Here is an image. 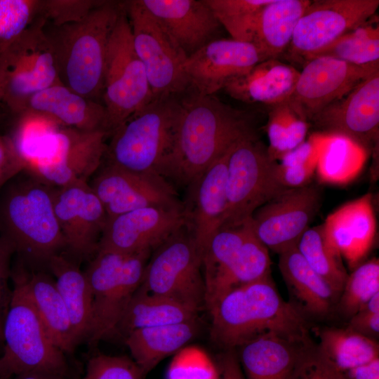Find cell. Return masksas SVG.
I'll list each match as a JSON object with an SVG mask.
<instances>
[{
	"mask_svg": "<svg viewBox=\"0 0 379 379\" xmlns=\"http://www.w3.org/2000/svg\"><path fill=\"white\" fill-rule=\"evenodd\" d=\"M36 17L8 51L0 64L3 77L2 100L17 114L23 112L29 99L58 83L52 44Z\"/></svg>",
	"mask_w": 379,
	"mask_h": 379,
	"instance_id": "obj_12",
	"label": "cell"
},
{
	"mask_svg": "<svg viewBox=\"0 0 379 379\" xmlns=\"http://www.w3.org/2000/svg\"><path fill=\"white\" fill-rule=\"evenodd\" d=\"M54 188L28 174L0 198V235L30 266L46 267L65 244L54 209Z\"/></svg>",
	"mask_w": 379,
	"mask_h": 379,
	"instance_id": "obj_4",
	"label": "cell"
},
{
	"mask_svg": "<svg viewBox=\"0 0 379 379\" xmlns=\"http://www.w3.org/2000/svg\"><path fill=\"white\" fill-rule=\"evenodd\" d=\"M51 379H67L65 375H56L52 378Z\"/></svg>",
	"mask_w": 379,
	"mask_h": 379,
	"instance_id": "obj_55",
	"label": "cell"
},
{
	"mask_svg": "<svg viewBox=\"0 0 379 379\" xmlns=\"http://www.w3.org/2000/svg\"><path fill=\"white\" fill-rule=\"evenodd\" d=\"M2 96H3V77L1 73L0 72V102L2 100Z\"/></svg>",
	"mask_w": 379,
	"mask_h": 379,
	"instance_id": "obj_54",
	"label": "cell"
},
{
	"mask_svg": "<svg viewBox=\"0 0 379 379\" xmlns=\"http://www.w3.org/2000/svg\"><path fill=\"white\" fill-rule=\"evenodd\" d=\"M232 147L188 187L190 204L185 208L187 226L201 258L224 220L227 160Z\"/></svg>",
	"mask_w": 379,
	"mask_h": 379,
	"instance_id": "obj_22",
	"label": "cell"
},
{
	"mask_svg": "<svg viewBox=\"0 0 379 379\" xmlns=\"http://www.w3.org/2000/svg\"><path fill=\"white\" fill-rule=\"evenodd\" d=\"M145 375L132 359L99 354L88 359L82 379H145Z\"/></svg>",
	"mask_w": 379,
	"mask_h": 379,
	"instance_id": "obj_45",
	"label": "cell"
},
{
	"mask_svg": "<svg viewBox=\"0 0 379 379\" xmlns=\"http://www.w3.org/2000/svg\"><path fill=\"white\" fill-rule=\"evenodd\" d=\"M322 142V133L317 132L296 147L283 155L278 161L283 166L317 167Z\"/></svg>",
	"mask_w": 379,
	"mask_h": 379,
	"instance_id": "obj_47",
	"label": "cell"
},
{
	"mask_svg": "<svg viewBox=\"0 0 379 379\" xmlns=\"http://www.w3.org/2000/svg\"><path fill=\"white\" fill-rule=\"evenodd\" d=\"M149 252L121 254L98 251L84 271L93 297L91 344L117 331L121 319L141 284Z\"/></svg>",
	"mask_w": 379,
	"mask_h": 379,
	"instance_id": "obj_8",
	"label": "cell"
},
{
	"mask_svg": "<svg viewBox=\"0 0 379 379\" xmlns=\"http://www.w3.org/2000/svg\"><path fill=\"white\" fill-rule=\"evenodd\" d=\"M218 379H246L233 349L227 350L220 357Z\"/></svg>",
	"mask_w": 379,
	"mask_h": 379,
	"instance_id": "obj_51",
	"label": "cell"
},
{
	"mask_svg": "<svg viewBox=\"0 0 379 379\" xmlns=\"http://www.w3.org/2000/svg\"><path fill=\"white\" fill-rule=\"evenodd\" d=\"M279 255L282 277L303 309L316 316L327 314L338 297L333 290L308 265L296 246Z\"/></svg>",
	"mask_w": 379,
	"mask_h": 379,
	"instance_id": "obj_31",
	"label": "cell"
},
{
	"mask_svg": "<svg viewBox=\"0 0 379 379\" xmlns=\"http://www.w3.org/2000/svg\"><path fill=\"white\" fill-rule=\"evenodd\" d=\"M379 70V61L357 65L330 57L305 62L288 102L303 120L310 121L340 100L361 81Z\"/></svg>",
	"mask_w": 379,
	"mask_h": 379,
	"instance_id": "obj_14",
	"label": "cell"
},
{
	"mask_svg": "<svg viewBox=\"0 0 379 379\" xmlns=\"http://www.w3.org/2000/svg\"><path fill=\"white\" fill-rule=\"evenodd\" d=\"M290 379H346L311 340L300 345Z\"/></svg>",
	"mask_w": 379,
	"mask_h": 379,
	"instance_id": "obj_44",
	"label": "cell"
},
{
	"mask_svg": "<svg viewBox=\"0 0 379 379\" xmlns=\"http://www.w3.org/2000/svg\"><path fill=\"white\" fill-rule=\"evenodd\" d=\"M29 296L51 340L64 353L72 352L79 343L53 277L38 269L20 270Z\"/></svg>",
	"mask_w": 379,
	"mask_h": 379,
	"instance_id": "obj_27",
	"label": "cell"
},
{
	"mask_svg": "<svg viewBox=\"0 0 379 379\" xmlns=\"http://www.w3.org/2000/svg\"><path fill=\"white\" fill-rule=\"evenodd\" d=\"M370 338L379 333V293L373 295L364 307L350 317L347 327Z\"/></svg>",
	"mask_w": 379,
	"mask_h": 379,
	"instance_id": "obj_49",
	"label": "cell"
},
{
	"mask_svg": "<svg viewBox=\"0 0 379 379\" xmlns=\"http://www.w3.org/2000/svg\"><path fill=\"white\" fill-rule=\"evenodd\" d=\"M197 312L192 307L150 293L140 286L128 303L117 332L126 335L138 328L184 322L197 318Z\"/></svg>",
	"mask_w": 379,
	"mask_h": 379,
	"instance_id": "obj_34",
	"label": "cell"
},
{
	"mask_svg": "<svg viewBox=\"0 0 379 379\" xmlns=\"http://www.w3.org/2000/svg\"><path fill=\"white\" fill-rule=\"evenodd\" d=\"M24 171L10 137L0 135V187Z\"/></svg>",
	"mask_w": 379,
	"mask_h": 379,
	"instance_id": "obj_50",
	"label": "cell"
},
{
	"mask_svg": "<svg viewBox=\"0 0 379 379\" xmlns=\"http://www.w3.org/2000/svg\"><path fill=\"white\" fill-rule=\"evenodd\" d=\"M310 122L319 133L346 137L367 152L378 154L379 70L315 115Z\"/></svg>",
	"mask_w": 379,
	"mask_h": 379,
	"instance_id": "obj_17",
	"label": "cell"
},
{
	"mask_svg": "<svg viewBox=\"0 0 379 379\" xmlns=\"http://www.w3.org/2000/svg\"><path fill=\"white\" fill-rule=\"evenodd\" d=\"M265 126L271 157L279 159L305 140L309 123L301 119L288 101L269 107Z\"/></svg>",
	"mask_w": 379,
	"mask_h": 379,
	"instance_id": "obj_39",
	"label": "cell"
},
{
	"mask_svg": "<svg viewBox=\"0 0 379 379\" xmlns=\"http://www.w3.org/2000/svg\"><path fill=\"white\" fill-rule=\"evenodd\" d=\"M322 226L329 245L353 270L364 262L376 236L371 194L338 207L327 216Z\"/></svg>",
	"mask_w": 379,
	"mask_h": 379,
	"instance_id": "obj_23",
	"label": "cell"
},
{
	"mask_svg": "<svg viewBox=\"0 0 379 379\" xmlns=\"http://www.w3.org/2000/svg\"><path fill=\"white\" fill-rule=\"evenodd\" d=\"M317 57L333 58L357 65L379 61L378 16L374 15L363 25L307 55L304 59L307 61Z\"/></svg>",
	"mask_w": 379,
	"mask_h": 379,
	"instance_id": "obj_37",
	"label": "cell"
},
{
	"mask_svg": "<svg viewBox=\"0 0 379 379\" xmlns=\"http://www.w3.org/2000/svg\"><path fill=\"white\" fill-rule=\"evenodd\" d=\"M185 225V206H150L124 213L107 218L97 252H150Z\"/></svg>",
	"mask_w": 379,
	"mask_h": 379,
	"instance_id": "obj_20",
	"label": "cell"
},
{
	"mask_svg": "<svg viewBox=\"0 0 379 379\" xmlns=\"http://www.w3.org/2000/svg\"><path fill=\"white\" fill-rule=\"evenodd\" d=\"M180 98L173 145L160 175L189 187L240 140L257 135L251 116L214 95L193 91Z\"/></svg>",
	"mask_w": 379,
	"mask_h": 379,
	"instance_id": "obj_1",
	"label": "cell"
},
{
	"mask_svg": "<svg viewBox=\"0 0 379 379\" xmlns=\"http://www.w3.org/2000/svg\"><path fill=\"white\" fill-rule=\"evenodd\" d=\"M270 267L269 249L252 228L232 263L205 288L204 303L208 310L227 292L270 274Z\"/></svg>",
	"mask_w": 379,
	"mask_h": 379,
	"instance_id": "obj_33",
	"label": "cell"
},
{
	"mask_svg": "<svg viewBox=\"0 0 379 379\" xmlns=\"http://www.w3.org/2000/svg\"><path fill=\"white\" fill-rule=\"evenodd\" d=\"M277 165L258 134L232 147L227 160V208L220 228L244 223L258 208L287 189L278 180Z\"/></svg>",
	"mask_w": 379,
	"mask_h": 379,
	"instance_id": "obj_9",
	"label": "cell"
},
{
	"mask_svg": "<svg viewBox=\"0 0 379 379\" xmlns=\"http://www.w3.org/2000/svg\"><path fill=\"white\" fill-rule=\"evenodd\" d=\"M201 267V256L185 225L157 248L140 286L199 310L205 297Z\"/></svg>",
	"mask_w": 379,
	"mask_h": 379,
	"instance_id": "obj_13",
	"label": "cell"
},
{
	"mask_svg": "<svg viewBox=\"0 0 379 379\" xmlns=\"http://www.w3.org/2000/svg\"><path fill=\"white\" fill-rule=\"evenodd\" d=\"M197 318L184 322L133 330L126 335L132 359L147 375L165 357L177 353L199 329Z\"/></svg>",
	"mask_w": 379,
	"mask_h": 379,
	"instance_id": "obj_29",
	"label": "cell"
},
{
	"mask_svg": "<svg viewBox=\"0 0 379 379\" xmlns=\"http://www.w3.org/2000/svg\"><path fill=\"white\" fill-rule=\"evenodd\" d=\"M299 74L291 65L278 59H268L231 79L223 89L235 100L273 106L288 100Z\"/></svg>",
	"mask_w": 379,
	"mask_h": 379,
	"instance_id": "obj_25",
	"label": "cell"
},
{
	"mask_svg": "<svg viewBox=\"0 0 379 379\" xmlns=\"http://www.w3.org/2000/svg\"><path fill=\"white\" fill-rule=\"evenodd\" d=\"M53 205L64 253L78 263L94 256L107 215L88 182L54 188Z\"/></svg>",
	"mask_w": 379,
	"mask_h": 379,
	"instance_id": "obj_16",
	"label": "cell"
},
{
	"mask_svg": "<svg viewBox=\"0 0 379 379\" xmlns=\"http://www.w3.org/2000/svg\"><path fill=\"white\" fill-rule=\"evenodd\" d=\"M251 229V218L239 225L220 228L214 234L201 258L205 288L232 263Z\"/></svg>",
	"mask_w": 379,
	"mask_h": 379,
	"instance_id": "obj_40",
	"label": "cell"
},
{
	"mask_svg": "<svg viewBox=\"0 0 379 379\" xmlns=\"http://www.w3.org/2000/svg\"><path fill=\"white\" fill-rule=\"evenodd\" d=\"M270 1L205 0L232 39L251 44L258 15Z\"/></svg>",
	"mask_w": 379,
	"mask_h": 379,
	"instance_id": "obj_41",
	"label": "cell"
},
{
	"mask_svg": "<svg viewBox=\"0 0 379 379\" xmlns=\"http://www.w3.org/2000/svg\"><path fill=\"white\" fill-rule=\"evenodd\" d=\"M379 293V261L364 262L347 276L339 302L340 310L350 318Z\"/></svg>",
	"mask_w": 379,
	"mask_h": 379,
	"instance_id": "obj_42",
	"label": "cell"
},
{
	"mask_svg": "<svg viewBox=\"0 0 379 379\" xmlns=\"http://www.w3.org/2000/svg\"><path fill=\"white\" fill-rule=\"evenodd\" d=\"M124 4L131 26L134 48L145 69L152 100L184 94L189 90L184 72L187 55L140 0Z\"/></svg>",
	"mask_w": 379,
	"mask_h": 379,
	"instance_id": "obj_10",
	"label": "cell"
},
{
	"mask_svg": "<svg viewBox=\"0 0 379 379\" xmlns=\"http://www.w3.org/2000/svg\"><path fill=\"white\" fill-rule=\"evenodd\" d=\"M300 345L270 335L242 345L239 361L246 379H290Z\"/></svg>",
	"mask_w": 379,
	"mask_h": 379,
	"instance_id": "obj_32",
	"label": "cell"
},
{
	"mask_svg": "<svg viewBox=\"0 0 379 379\" xmlns=\"http://www.w3.org/2000/svg\"><path fill=\"white\" fill-rule=\"evenodd\" d=\"M260 62V55L253 44L218 39L187 57L184 72L189 90L212 95Z\"/></svg>",
	"mask_w": 379,
	"mask_h": 379,
	"instance_id": "obj_21",
	"label": "cell"
},
{
	"mask_svg": "<svg viewBox=\"0 0 379 379\" xmlns=\"http://www.w3.org/2000/svg\"><path fill=\"white\" fill-rule=\"evenodd\" d=\"M0 379L27 372L66 376L65 353L51 340L33 305L20 270L13 277L3 327Z\"/></svg>",
	"mask_w": 379,
	"mask_h": 379,
	"instance_id": "obj_5",
	"label": "cell"
},
{
	"mask_svg": "<svg viewBox=\"0 0 379 379\" xmlns=\"http://www.w3.org/2000/svg\"><path fill=\"white\" fill-rule=\"evenodd\" d=\"M367 153L346 137L322 133L315 174L321 183L335 185L350 183L362 171Z\"/></svg>",
	"mask_w": 379,
	"mask_h": 379,
	"instance_id": "obj_35",
	"label": "cell"
},
{
	"mask_svg": "<svg viewBox=\"0 0 379 379\" xmlns=\"http://www.w3.org/2000/svg\"><path fill=\"white\" fill-rule=\"evenodd\" d=\"M14 253L11 244L0 235V354L4 345V323L11 294V292H8L7 281L10 275L11 259Z\"/></svg>",
	"mask_w": 379,
	"mask_h": 379,
	"instance_id": "obj_48",
	"label": "cell"
},
{
	"mask_svg": "<svg viewBox=\"0 0 379 379\" xmlns=\"http://www.w3.org/2000/svg\"><path fill=\"white\" fill-rule=\"evenodd\" d=\"M321 202L320 191L313 185L285 189L253 213V230L268 249L279 254L296 246Z\"/></svg>",
	"mask_w": 379,
	"mask_h": 379,
	"instance_id": "obj_15",
	"label": "cell"
},
{
	"mask_svg": "<svg viewBox=\"0 0 379 379\" xmlns=\"http://www.w3.org/2000/svg\"><path fill=\"white\" fill-rule=\"evenodd\" d=\"M105 131L109 135L152 100L124 8L109 39L104 72Z\"/></svg>",
	"mask_w": 379,
	"mask_h": 379,
	"instance_id": "obj_7",
	"label": "cell"
},
{
	"mask_svg": "<svg viewBox=\"0 0 379 379\" xmlns=\"http://www.w3.org/2000/svg\"><path fill=\"white\" fill-rule=\"evenodd\" d=\"M208 310L211 338L227 350L268 335L298 345L311 340L303 315L281 297L270 274L227 292Z\"/></svg>",
	"mask_w": 379,
	"mask_h": 379,
	"instance_id": "obj_2",
	"label": "cell"
},
{
	"mask_svg": "<svg viewBox=\"0 0 379 379\" xmlns=\"http://www.w3.org/2000/svg\"><path fill=\"white\" fill-rule=\"evenodd\" d=\"M296 248L308 265L338 296L348 274L342 258L326 241L322 224L310 227L298 241Z\"/></svg>",
	"mask_w": 379,
	"mask_h": 379,
	"instance_id": "obj_38",
	"label": "cell"
},
{
	"mask_svg": "<svg viewBox=\"0 0 379 379\" xmlns=\"http://www.w3.org/2000/svg\"><path fill=\"white\" fill-rule=\"evenodd\" d=\"M180 107L178 96L152 100L112 134L106 164L139 173L160 172L171 154Z\"/></svg>",
	"mask_w": 379,
	"mask_h": 379,
	"instance_id": "obj_6",
	"label": "cell"
},
{
	"mask_svg": "<svg viewBox=\"0 0 379 379\" xmlns=\"http://www.w3.org/2000/svg\"><path fill=\"white\" fill-rule=\"evenodd\" d=\"M54 376L42 372H27L17 375L14 379H51Z\"/></svg>",
	"mask_w": 379,
	"mask_h": 379,
	"instance_id": "obj_53",
	"label": "cell"
},
{
	"mask_svg": "<svg viewBox=\"0 0 379 379\" xmlns=\"http://www.w3.org/2000/svg\"><path fill=\"white\" fill-rule=\"evenodd\" d=\"M310 0H271L261 9L252 44L261 62L278 59L291 43L295 27Z\"/></svg>",
	"mask_w": 379,
	"mask_h": 379,
	"instance_id": "obj_30",
	"label": "cell"
},
{
	"mask_svg": "<svg viewBox=\"0 0 379 379\" xmlns=\"http://www.w3.org/2000/svg\"><path fill=\"white\" fill-rule=\"evenodd\" d=\"M378 6V0L311 1L295 27L291 54L304 59L365 23Z\"/></svg>",
	"mask_w": 379,
	"mask_h": 379,
	"instance_id": "obj_18",
	"label": "cell"
},
{
	"mask_svg": "<svg viewBox=\"0 0 379 379\" xmlns=\"http://www.w3.org/2000/svg\"><path fill=\"white\" fill-rule=\"evenodd\" d=\"M100 1L41 0L37 17L53 27L82 20Z\"/></svg>",
	"mask_w": 379,
	"mask_h": 379,
	"instance_id": "obj_46",
	"label": "cell"
},
{
	"mask_svg": "<svg viewBox=\"0 0 379 379\" xmlns=\"http://www.w3.org/2000/svg\"><path fill=\"white\" fill-rule=\"evenodd\" d=\"M123 8L124 2L100 1L82 20L46 32L60 82L95 102L102 97L108 42Z\"/></svg>",
	"mask_w": 379,
	"mask_h": 379,
	"instance_id": "obj_3",
	"label": "cell"
},
{
	"mask_svg": "<svg viewBox=\"0 0 379 379\" xmlns=\"http://www.w3.org/2000/svg\"><path fill=\"white\" fill-rule=\"evenodd\" d=\"M187 57L218 39L221 25L205 0H140Z\"/></svg>",
	"mask_w": 379,
	"mask_h": 379,
	"instance_id": "obj_24",
	"label": "cell"
},
{
	"mask_svg": "<svg viewBox=\"0 0 379 379\" xmlns=\"http://www.w3.org/2000/svg\"><path fill=\"white\" fill-rule=\"evenodd\" d=\"M41 0H0V64L36 18Z\"/></svg>",
	"mask_w": 379,
	"mask_h": 379,
	"instance_id": "obj_43",
	"label": "cell"
},
{
	"mask_svg": "<svg viewBox=\"0 0 379 379\" xmlns=\"http://www.w3.org/2000/svg\"><path fill=\"white\" fill-rule=\"evenodd\" d=\"M46 267L53 276L77 342L87 340L92 326L93 297L84 272L65 253L54 255Z\"/></svg>",
	"mask_w": 379,
	"mask_h": 379,
	"instance_id": "obj_28",
	"label": "cell"
},
{
	"mask_svg": "<svg viewBox=\"0 0 379 379\" xmlns=\"http://www.w3.org/2000/svg\"><path fill=\"white\" fill-rule=\"evenodd\" d=\"M346 379H379V357L343 373Z\"/></svg>",
	"mask_w": 379,
	"mask_h": 379,
	"instance_id": "obj_52",
	"label": "cell"
},
{
	"mask_svg": "<svg viewBox=\"0 0 379 379\" xmlns=\"http://www.w3.org/2000/svg\"><path fill=\"white\" fill-rule=\"evenodd\" d=\"M107 135L102 129L81 131L61 125L51 133L25 172L53 188L88 182L102 165Z\"/></svg>",
	"mask_w": 379,
	"mask_h": 379,
	"instance_id": "obj_11",
	"label": "cell"
},
{
	"mask_svg": "<svg viewBox=\"0 0 379 379\" xmlns=\"http://www.w3.org/2000/svg\"><path fill=\"white\" fill-rule=\"evenodd\" d=\"M27 110L47 115L65 126L81 131H105L103 105L79 95L61 83L33 95L27 102Z\"/></svg>",
	"mask_w": 379,
	"mask_h": 379,
	"instance_id": "obj_26",
	"label": "cell"
},
{
	"mask_svg": "<svg viewBox=\"0 0 379 379\" xmlns=\"http://www.w3.org/2000/svg\"><path fill=\"white\" fill-rule=\"evenodd\" d=\"M89 185L107 218L145 207L184 206L172 185L156 173H135L105 164Z\"/></svg>",
	"mask_w": 379,
	"mask_h": 379,
	"instance_id": "obj_19",
	"label": "cell"
},
{
	"mask_svg": "<svg viewBox=\"0 0 379 379\" xmlns=\"http://www.w3.org/2000/svg\"><path fill=\"white\" fill-rule=\"evenodd\" d=\"M320 350L343 373L378 357L379 347L374 339L348 328H326L320 331Z\"/></svg>",
	"mask_w": 379,
	"mask_h": 379,
	"instance_id": "obj_36",
	"label": "cell"
}]
</instances>
